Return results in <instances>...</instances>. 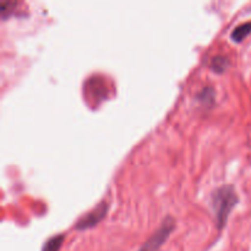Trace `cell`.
<instances>
[{
	"mask_svg": "<svg viewBox=\"0 0 251 251\" xmlns=\"http://www.w3.org/2000/svg\"><path fill=\"white\" fill-rule=\"evenodd\" d=\"M238 202V196L232 185H222L211 194V206L215 213L216 225L223 228L228 221L230 211Z\"/></svg>",
	"mask_w": 251,
	"mask_h": 251,
	"instance_id": "cell-1",
	"label": "cell"
},
{
	"mask_svg": "<svg viewBox=\"0 0 251 251\" xmlns=\"http://www.w3.org/2000/svg\"><path fill=\"white\" fill-rule=\"evenodd\" d=\"M174 228H176L174 218L171 216L164 217V220L159 225L158 229L154 230L153 234L144 243V245L137 251H159L162 245L164 244V242L168 239L171 233L174 230Z\"/></svg>",
	"mask_w": 251,
	"mask_h": 251,
	"instance_id": "cell-2",
	"label": "cell"
},
{
	"mask_svg": "<svg viewBox=\"0 0 251 251\" xmlns=\"http://www.w3.org/2000/svg\"><path fill=\"white\" fill-rule=\"evenodd\" d=\"M108 212V203L105 201H100V203L95 206L91 211L82 216L77 222L75 223V229L85 230L88 228H92L97 226L103 218L105 217Z\"/></svg>",
	"mask_w": 251,
	"mask_h": 251,
	"instance_id": "cell-3",
	"label": "cell"
},
{
	"mask_svg": "<svg viewBox=\"0 0 251 251\" xmlns=\"http://www.w3.org/2000/svg\"><path fill=\"white\" fill-rule=\"evenodd\" d=\"M85 91L87 92V97L91 100H96L100 103V100L107 97V87L102 78L91 77L86 81Z\"/></svg>",
	"mask_w": 251,
	"mask_h": 251,
	"instance_id": "cell-4",
	"label": "cell"
},
{
	"mask_svg": "<svg viewBox=\"0 0 251 251\" xmlns=\"http://www.w3.org/2000/svg\"><path fill=\"white\" fill-rule=\"evenodd\" d=\"M251 33V21L240 24L235 27L230 33V38L234 42H242L245 37H248Z\"/></svg>",
	"mask_w": 251,
	"mask_h": 251,
	"instance_id": "cell-5",
	"label": "cell"
},
{
	"mask_svg": "<svg viewBox=\"0 0 251 251\" xmlns=\"http://www.w3.org/2000/svg\"><path fill=\"white\" fill-rule=\"evenodd\" d=\"M212 92H213L212 88H211V87H205L202 91H201L200 95H199V100H202V102H207L208 100H212L213 96H215V95L208 96V93H212Z\"/></svg>",
	"mask_w": 251,
	"mask_h": 251,
	"instance_id": "cell-9",
	"label": "cell"
},
{
	"mask_svg": "<svg viewBox=\"0 0 251 251\" xmlns=\"http://www.w3.org/2000/svg\"><path fill=\"white\" fill-rule=\"evenodd\" d=\"M65 235L64 234H56L54 237L49 238L46 243H44L42 251H59L60 250L61 245H63Z\"/></svg>",
	"mask_w": 251,
	"mask_h": 251,
	"instance_id": "cell-7",
	"label": "cell"
},
{
	"mask_svg": "<svg viewBox=\"0 0 251 251\" xmlns=\"http://www.w3.org/2000/svg\"><path fill=\"white\" fill-rule=\"evenodd\" d=\"M229 65V59L226 55H222V54H218V55H215L212 59H211L210 66L215 73L222 74L223 71H226V69Z\"/></svg>",
	"mask_w": 251,
	"mask_h": 251,
	"instance_id": "cell-6",
	"label": "cell"
},
{
	"mask_svg": "<svg viewBox=\"0 0 251 251\" xmlns=\"http://www.w3.org/2000/svg\"><path fill=\"white\" fill-rule=\"evenodd\" d=\"M19 5L17 1H12V0H1L0 1V16L2 20H6L7 17L11 16L14 14L15 9Z\"/></svg>",
	"mask_w": 251,
	"mask_h": 251,
	"instance_id": "cell-8",
	"label": "cell"
}]
</instances>
